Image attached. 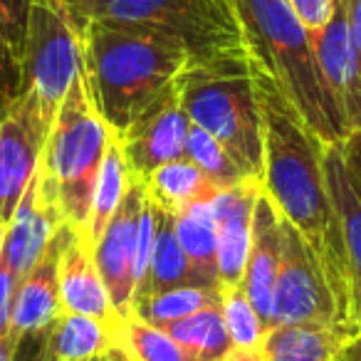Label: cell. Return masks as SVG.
I'll use <instances>...</instances> for the list:
<instances>
[{"label": "cell", "mask_w": 361, "mask_h": 361, "mask_svg": "<svg viewBox=\"0 0 361 361\" xmlns=\"http://www.w3.org/2000/svg\"><path fill=\"white\" fill-rule=\"evenodd\" d=\"M255 72V90L262 111L265 173L262 188L312 247L324 282L336 305V319L346 322L351 302V277L344 235L324 180V144L300 119L295 106L270 75ZM349 324V322H346Z\"/></svg>", "instance_id": "cell-1"}, {"label": "cell", "mask_w": 361, "mask_h": 361, "mask_svg": "<svg viewBox=\"0 0 361 361\" xmlns=\"http://www.w3.org/2000/svg\"><path fill=\"white\" fill-rule=\"evenodd\" d=\"M188 65V52L164 32L111 20H92L82 32L87 92L114 139L173 87Z\"/></svg>", "instance_id": "cell-2"}, {"label": "cell", "mask_w": 361, "mask_h": 361, "mask_svg": "<svg viewBox=\"0 0 361 361\" xmlns=\"http://www.w3.org/2000/svg\"><path fill=\"white\" fill-rule=\"evenodd\" d=\"M252 65L270 75L300 119L324 146L349 136L341 109L322 75L314 42L287 0H235Z\"/></svg>", "instance_id": "cell-3"}, {"label": "cell", "mask_w": 361, "mask_h": 361, "mask_svg": "<svg viewBox=\"0 0 361 361\" xmlns=\"http://www.w3.org/2000/svg\"><path fill=\"white\" fill-rule=\"evenodd\" d=\"M178 92L191 124L221 141L250 178L262 180L265 139L252 60L191 65L180 72Z\"/></svg>", "instance_id": "cell-4"}, {"label": "cell", "mask_w": 361, "mask_h": 361, "mask_svg": "<svg viewBox=\"0 0 361 361\" xmlns=\"http://www.w3.org/2000/svg\"><path fill=\"white\" fill-rule=\"evenodd\" d=\"M109 141L111 131L92 104L80 72L57 109L37 166L62 221L80 235H85L92 193Z\"/></svg>", "instance_id": "cell-5"}, {"label": "cell", "mask_w": 361, "mask_h": 361, "mask_svg": "<svg viewBox=\"0 0 361 361\" xmlns=\"http://www.w3.org/2000/svg\"><path fill=\"white\" fill-rule=\"evenodd\" d=\"M97 20L164 32L188 52L191 65L252 60L235 0H111Z\"/></svg>", "instance_id": "cell-6"}, {"label": "cell", "mask_w": 361, "mask_h": 361, "mask_svg": "<svg viewBox=\"0 0 361 361\" xmlns=\"http://www.w3.org/2000/svg\"><path fill=\"white\" fill-rule=\"evenodd\" d=\"M20 65L23 94L55 121L67 90L82 72V35L65 0H32Z\"/></svg>", "instance_id": "cell-7"}, {"label": "cell", "mask_w": 361, "mask_h": 361, "mask_svg": "<svg viewBox=\"0 0 361 361\" xmlns=\"http://www.w3.org/2000/svg\"><path fill=\"white\" fill-rule=\"evenodd\" d=\"M336 305L312 247L302 233L282 218V255L272 292L270 329L277 324H329Z\"/></svg>", "instance_id": "cell-8"}, {"label": "cell", "mask_w": 361, "mask_h": 361, "mask_svg": "<svg viewBox=\"0 0 361 361\" xmlns=\"http://www.w3.org/2000/svg\"><path fill=\"white\" fill-rule=\"evenodd\" d=\"M191 119L180 104L178 80L151 102L136 121L116 139L124 161L136 180H144L151 171L169 161L186 159V139L191 131Z\"/></svg>", "instance_id": "cell-9"}, {"label": "cell", "mask_w": 361, "mask_h": 361, "mask_svg": "<svg viewBox=\"0 0 361 361\" xmlns=\"http://www.w3.org/2000/svg\"><path fill=\"white\" fill-rule=\"evenodd\" d=\"M50 129L52 121L27 94H20L0 119V218L6 223L40 166Z\"/></svg>", "instance_id": "cell-10"}, {"label": "cell", "mask_w": 361, "mask_h": 361, "mask_svg": "<svg viewBox=\"0 0 361 361\" xmlns=\"http://www.w3.org/2000/svg\"><path fill=\"white\" fill-rule=\"evenodd\" d=\"M146 201V188L134 180L126 191L121 206L106 223L104 233L92 247L94 265L102 275L111 307L119 317L131 314V300L136 287V238H139V216Z\"/></svg>", "instance_id": "cell-11"}, {"label": "cell", "mask_w": 361, "mask_h": 361, "mask_svg": "<svg viewBox=\"0 0 361 361\" xmlns=\"http://www.w3.org/2000/svg\"><path fill=\"white\" fill-rule=\"evenodd\" d=\"M62 223L65 221H62L55 198L42 183L40 171H35L16 213L6 226V243H3L0 262L8 265V270L18 280L25 277L30 267L42 257V252L47 250Z\"/></svg>", "instance_id": "cell-12"}, {"label": "cell", "mask_w": 361, "mask_h": 361, "mask_svg": "<svg viewBox=\"0 0 361 361\" xmlns=\"http://www.w3.org/2000/svg\"><path fill=\"white\" fill-rule=\"evenodd\" d=\"M262 193V180L247 178L238 186L221 188L213 198L218 231V287L223 292L243 287L250 250L252 211Z\"/></svg>", "instance_id": "cell-13"}, {"label": "cell", "mask_w": 361, "mask_h": 361, "mask_svg": "<svg viewBox=\"0 0 361 361\" xmlns=\"http://www.w3.org/2000/svg\"><path fill=\"white\" fill-rule=\"evenodd\" d=\"M322 75L341 109L349 134L361 129V60L349 35L344 0H336L329 23L312 35Z\"/></svg>", "instance_id": "cell-14"}, {"label": "cell", "mask_w": 361, "mask_h": 361, "mask_svg": "<svg viewBox=\"0 0 361 361\" xmlns=\"http://www.w3.org/2000/svg\"><path fill=\"white\" fill-rule=\"evenodd\" d=\"M346 322L329 324H277L265 331L260 349L235 351L226 361H339L344 346L359 334Z\"/></svg>", "instance_id": "cell-15"}, {"label": "cell", "mask_w": 361, "mask_h": 361, "mask_svg": "<svg viewBox=\"0 0 361 361\" xmlns=\"http://www.w3.org/2000/svg\"><path fill=\"white\" fill-rule=\"evenodd\" d=\"M282 255V213L270 201V196L262 193L255 201L252 211V233L250 250H247L245 277H243V292L255 307L260 319L270 329L272 319V292H275L277 267Z\"/></svg>", "instance_id": "cell-16"}, {"label": "cell", "mask_w": 361, "mask_h": 361, "mask_svg": "<svg viewBox=\"0 0 361 361\" xmlns=\"http://www.w3.org/2000/svg\"><path fill=\"white\" fill-rule=\"evenodd\" d=\"M67 233H70V226L62 223L40 260L30 267L25 277L18 280L11 314L13 334L25 336L35 334V331H45L62 312L57 267H60V252Z\"/></svg>", "instance_id": "cell-17"}, {"label": "cell", "mask_w": 361, "mask_h": 361, "mask_svg": "<svg viewBox=\"0 0 361 361\" xmlns=\"http://www.w3.org/2000/svg\"><path fill=\"white\" fill-rule=\"evenodd\" d=\"M324 180L331 206L344 235L346 262L351 277V302L346 322L361 329V186L349 173L339 146H324Z\"/></svg>", "instance_id": "cell-18"}, {"label": "cell", "mask_w": 361, "mask_h": 361, "mask_svg": "<svg viewBox=\"0 0 361 361\" xmlns=\"http://www.w3.org/2000/svg\"><path fill=\"white\" fill-rule=\"evenodd\" d=\"M57 280H60V305L62 312H75L87 314L104 324H116L119 314L114 312L102 275L94 265L92 247L80 233L70 228L65 238V245L60 252V267H57Z\"/></svg>", "instance_id": "cell-19"}, {"label": "cell", "mask_w": 361, "mask_h": 361, "mask_svg": "<svg viewBox=\"0 0 361 361\" xmlns=\"http://www.w3.org/2000/svg\"><path fill=\"white\" fill-rule=\"evenodd\" d=\"M183 285H201L191 267V260L180 247L178 238L173 231V218L171 213H164L156 208V235H154V250H151L149 265L141 280L134 287V300L131 310L139 302L159 295V292L173 290ZM203 287V285H201Z\"/></svg>", "instance_id": "cell-20"}, {"label": "cell", "mask_w": 361, "mask_h": 361, "mask_svg": "<svg viewBox=\"0 0 361 361\" xmlns=\"http://www.w3.org/2000/svg\"><path fill=\"white\" fill-rule=\"evenodd\" d=\"M141 183H144L149 201L159 211L171 213V216L193 203L213 201L216 193L221 191L188 159L169 161V164L159 166Z\"/></svg>", "instance_id": "cell-21"}, {"label": "cell", "mask_w": 361, "mask_h": 361, "mask_svg": "<svg viewBox=\"0 0 361 361\" xmlns=\"http://www.w3.org/2000/svg\"><path fill=\"white\" fill-rule=\"evenodd\" d=\"M173 231L203 287H218V231L213 201L173 213Z\"/></svg>", "instance_id": "cell-22"}, {"label": "cell", "mask_w": 361, "mask_h": 361, "mask_svg": "<svg viewBox=\"0 0 361 361\" xmlns=\"http://www.w3.org/2000/svg\"><path fill=\"white\" fill-rule=\"evenodd\" d=\"M114 344V326L75 312H60L45 329V349L52 361H90Z\"/></svg>", "instance_id": "cell-23"}, {"label": "cell", "mask_w": 361, "mask_h": 361, "mask_svg": "<svg viewBox=\"0 0 361 361\" xmlns=\"http://www.w3.org/2000/svg\"><path fill=\"white\" fill-rule=\"evenodd\" d=\"M134 176H131L129 166L124 161L119 144L111 136L109 146H106L104 161H102L99 176H97L94 193H92V206H90V218H87L85 228V240L90 243V247H94V243L99 240V235L104 233L106 223L111 221V216L116 213V208L121 206L126 191L134 183Z\"/></svg>", "instance_id": "cell-24"}, {"label": "cell", "mask_w": 361, "mask_h": 361, "mask_svg": "<svg viewBox=\"0 0 361 361\" xmlns=\"http://www.w3.org/2000/svg\"><path fill=\"white\" fill-rule=\"evenodd\" d=\"M161 329H166V334L176 339V344L191 356V361H226V356L233 351L221 305L206 307Z\"/></svg>", "instance_id": "cell-25"}, {"label": "cell", "mask_w": 361, "mask_h": 361, "mask_svg": "<svg viewBox=\"0 0 361 361\" xmlns=\"http://www.w3.org/2000/svg\"><path fill=\"white\" fill-rule=\"evenodd\" d=\"M114 346L124 351L126 361H191V356L166 334V329L134 314L116 319Z\"/></svg>", "instance_id": "cell-26"}, {"label": "cell", "mask_w": 361, "mask_h": 361, "mask_svg": "<svg viewBox=\"0 0 361 361\" xmlns=\"http://www.w3.org/2000/svg\"><path fill=\"white\" fill-rule=\"evenodd\" d=\"M221 300H223L221 287L183 285V287L159 292V295L139 302L131 310V314L149 322L154 326H166L171 322L186 319V317L196 314V312L206 310V307L221 305Z\"/></svg>", "instance_id": "cell-27"}, {"label": "cell", "mask_w": 361, "mask_h": 361, "mask_svg": "<svg viewBox=\"0 0 361 361\" xmlns=\"http://www.w3.org/2000/svg\"><path fill=\"white\" fill-rule=\"evenodd\" d=\"M186 159L218 188L238 186V183L250 178V176L235 164V159L228 154L226 146H223L218 139H213L208 131H203L201 126H196V124H193L191 131H188Z\"/></svg>", "instance_id": "cell-28"}, {"label": "cell", "mask_w": 361, "mask_h": 361, "mask_svg": "<svg viewBox=\"0 0 361 361\" xmlns=\"http://www.w3.org/2000/svg\"><path fill=\"white\" fill-rule=\"evenodd\" d=\"M223 319H226V329L231 336V344L235 351H255L260 349L262 339H265V322L260 319V314L255 312V307L250 305V300L245 297L243 287L238 290L223 292Z\"/></svg>", "instance_id": "cell-29"}, {"label": "cell", "mask_w": 361, "mask_h": 361, "mask_svg": "<svg viewBox=\"0 0 361 361\" xmlns=\"http://www.w3.org/2000/svg\"><path fill=\"white\" fill-rule=\"evenodd\" d=\"M30 8L32 0H0V35H3V40L11 47L18 62H23V50H25Z\"/></svg>", "instance_id": "cell-30"}, {"label": "cell", "mask_w": 361, "mask_h": 361, "mask_svg": "<svg viewBox=\"0 0 361 361\" xmlns=\"http://www.w3.org/2000/svg\"><path fill=\"white\" fill-rule=\"evenodd\" d=\"M23 94V67L0 35V119Z\"/></svg>", "instance_id": "cell-31"}, {"label": "cell", "mask_w": 361, "mask_h": 361, "mask_svg": "<svg viewBox=\"0 0 361 361\" xmlns=\"http://www.w3.org/2000/svg\"><path fill=\"white\" fill-rule=\"evenodd\" d=\"M287 3L295 11V16L302 20V25L310 30V35L319 32L329 23L336 6V0H287Z\"/></svg>", "instance_id": "cell-32"}, {"label": "cell", "mask_w": 361, "mask_h": 361, "mask_svg": "<svg viewBox=\"0 0 361 361\" xmlns=\"http://www.w3.org/2000/svg\"><path fill=\"white\" fill-rule=\"evenodd\" d=\"M18 277L8 270V265L0 262V339L13 334L11 314H13V297H16Z\"/></svg>", "instance_id": "cell-33"}, {"label": "cell", "mask_w": 361, "mask_h": 361, "mask_svg": "<svg viewBox=\"0 0 361 361\" xmlns=\"http://www.w3.org/2000/svg\"><path fill=\"white\" fill-rule=\"evenodd\" d=\"M109 3L111 0H65L67 11H70V16H72V23H75V27L80 30V35L85 32V27L90 25L92 20L102 18V13L106 11Z\"/></svg>", "instance_id": "cell-34"}, {"label": "cell", "mask_w": 361, "mask_h": 361, "mask_svg": "<svg viewBox=\"0 0 361 361\" xmlns=\"http://www.w3.org/2000/svg\"><path fill=\"white\" fill-rule=\"evenodd\" d=\"M13 361H52L45 349V331L20 336L16 349V359Z\"/></svg>", "instance_id": "cell-35"}, {"label": "cell", "mask_w": 361, "mask_h": 361, "mask_svg": "<svg viewBox=\"0 0 361 361\" xmlns=\"http://www.w3.org/2000/svg\"><path fill=\"white\" fill-rule=\"evenodd\" d=\"M341 159H344L349 173L354 176V180L361 186V129L351 131L344 141H341Z\"/></svg>", "instance_id": "cell-36"}, {"label": "cell", "mask_w": 361, "mask_h": 361, "mask_svg": "<svg viewBox=\"0 0 361 361\" xmlns=\"http://www.w3.org/2000/svg\"><path fill=\"white\" fill-rule=\"evenodd\" d=\"M346 20H349V35L354 42V50L361 60V0H344Z\"/></svg>", "instance_id": "cell-37"}, {"label": "cell", "mask_w": 361, "mask_h": 361, "mask_svg": "<svg viewBox=\"0 0 361 361\" xmlns=\"http://www.w3.org/2000/svg\"><path fill=\"white\" fill-rule=\"evenodd\" d=\"M18 341H20V336H18V334H8V336H3V339H0V361H13V359H16Z\"/></svg>", "instance_id": "cell-38"}, {"label": "cell", "mask_w": 361, "mask_h": 361, "mask_svg": "<svg viewBox=\"0 0 361 361\" xmlns=\"http://www.w3.org/2000/svg\"><path fill=\"white\" fill-rule=\"evenodd\" d=\"M339 361H361V331L344 346Z\"/></svg>", "instance_id": "cell-39"}, {"label": "cell", "mask_w": 361, "mask_h": 361, "mask_svg": "<svg viewBox=\"0 0 361 361\" xmlns=\"http://www.w3.org/2000/svg\"><path fill=\"white\" fill-rule=\"evenodd\" d=\"M90 361H126V356H124V351H121L119 346L111 344L109 349H104L102 354H97L94 359H90Z\"/></svg>", "instance_id": "cell-40"}, {"label": "cell", "mask_w": 361, "mask_h": 361, "mask_svg": "<svg viewBox=\"0 0 361 361\" xmlns=\"http://www.w3.org/2000/svg\"><path fill=\"white\" fill-rule=\"evenodd\" d=\"M6 226L8 223L0 218V255H3V243H6Z\"/></svg>", "instance_id": "cell-41"}]
</instances>
